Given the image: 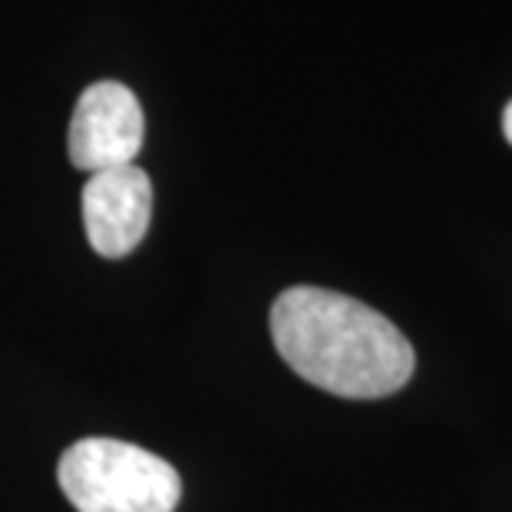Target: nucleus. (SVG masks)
<instances>
[{"label":"nucleus","instance_id":"obj_3","mask_svg":"<svg viewBox=\"0 0 512 512\" xmlns=\"http://www.w3.org/2000/svg\"><path fill=\"white\" fill-rule=\"evenodd\" d=\"M146 119L136 93L116 80L86 86L70 116V162L86 172L133 166L143 149Z\"/></svg>","mask_w":512,"mask_h":512},{"label":"nucleus","instance_id":"obj_4","mask_svg":"<svg viewBox=\"0 0 512 512\" xmlns=\"http://www.w3.org/2000/svg\"><path fill=\"white\" fill-rule=\"evenodd\" d=\"M149 219L152 182L139 166L93 172L83 185V228L96 255H129L146 238Z\"/></svg>","mask_w":512,"mask_h":512},{"label":"nucleus","instance_id":"obj_1","mask_svg":"<svg viewBox=\"0 0 512 512\" xmlns=\"http://www.w3.org/2000/svg\"><path fill=\"white\" fill-rule=\"evenodd\" d=\"M271 341L308 384L347 400H377L407 387L417 354L407 334L351 294L298 285L271 304Z\"/></svg>","mask_w":512,"mask_h":512},{"label":"nucleus","instance_id":"obj_2","mask_svg":"<svg viewBox=\"0 0 512 512\" xmlns=\"http://www.w3.org/2000/svg\"><path fill=\"white\" fill-rule=\"evenodd\" d=\"M57 479L76 512H172L182 479L136 443L90 437L60 456Z\"/></svg>","mask_w":512,"mask_h":512},{"label":"nucleus","instance_id":"obj_5","mask_svg":"<svg viewBox=\"0 0 512 512\" xmlns=\"http://www.w3.org/2000/svg\"><path fill=\"white\" fill-rule=\"evenodd\" d=\"M503 136H506V143L512 146V100L506 103V110H503Z\"/></svg>","mask_w":512,"mask_h":512}]
</instances>
